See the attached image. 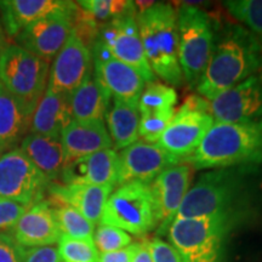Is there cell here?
<instances>
[{
    "label": "cell",
    "instance_id": "13",
    "mask_svg": "<svg viewBox=\"0 0 262 262\" xmlns=\"http://www.w3.org/2000/svg\"><path fill=\"white\" fill-rule=\"evenodd\" d=\"M75 5L77 3L68 11L57 12L27 26L14 38L16 45L50 63L73 32L72 16Z\"/></svg>",
    "mask_w": 262,
    "mask_h": 262
},
{
    "label": "cell",
    "instance_id": "38",
    "mask_svg": "<svg viewBox=\"0 0 262 262\" xmlns=\"http://www.w3.org/2000/svg\"><path fill=\"white\" fill-rule=\"evenodd\" d=\"M22 262H62L57 248L51 247L25 249Z\"/></svg>",
    "mask_w": 262,
    "mask_h": 262
},
{
    "label": "cell",
    "instance_id": "30",
    "mask_svg": "<svg viewBox=\"0 0 262 262\" xmlns=\"http://www.w3.org/2000/svg\"><path fill=\"white\" fill-rule=\"evenodd\" d=\"M224 5L229 14L262 41V0H228Z\"/></svg>",
    "mask_w": 262,
    "mask_h": 262
},
{
    "label": "cell",
    "instance_id": "26",
    "mask_svg": "<svg viewBox=\"0 0 262 262\" xmlns=\"http://www.w3.org/2000/svg\"><path fill=\"white\" fill-rule=\"evenodd\" d=\"M32 118L0 85V153L17 148L28 135Z\"/></svg>",
    "mask_w": 262,
    "mask_h": 262
},
{
    "label": "cell",
    "instance_id": "23",
    "mask_svg": "<svg viewBox=\"0 0 262 262\" xmlns=\"http://www.w3.org/2000/svg\"><path fill=\"white\" fill-rule=\"evenodd\" d=\"M73 120L71 94L54 93L47 89L31 119V134L61 137L62 131Z\"/></svg>",
    "mask_w": 262,
    "mask_h": 262
},
{
    "label": "cell",
    "instance_id": "1",
    "mask_svg": "<svg viewBox=\"0 0 262 262\" xmlns=\"http://www.w3.org/2000/svg\"><path fill=\"white\" fill-rule=\"evenodd\" d=\"M261 71V41L243 26L228 24L215 35L210 60L195 90L211 101Z\"/></svg>",
    "mask_w": 262,
    "mask_h": 262
},
{
    "label": "cell",
    "instance_id": "6",
    "mask_svg": "<svg viewBox=\"0 0 262 262\" xmlns=\"http://www.w3.org/2000/svg\"><path fill=\"white\" fill-rule=\"evenodd\" d=\"M50 63L16 44L0 54V85L32 118L48 88Z\"/></svg>",
    "mask_w": 262,
    "mask_h": 262
},
{
    "label": "cell",
    "instance_id": "39",
    "mask_svg": "<svg viewBox=\"0 0 262 262\" xmlns=\"http://www.w3.org/2000/svg\"><path fill=\"white\" fill-rule=\"evenodd\" d=\"M139 245L140 242H137V243H131L129 247L120 249V250L100 254L98 262H133Z\"/></svg>",
    "mask_w": 262,
    "mask_h": 262
},
{
    "label": "cell",
    "instance_id": "33",
    "mask_svg": "<svg viewBox=\"0 0 262 262\" xmlns=\"http://www.w3.org/2000/svg\"><path fill=\"white\" fill-rule=\"evenodd\" d=\"M94 244L100 254L120 250L133 243V237L123 229L100 224L94 232Z\"/></svg>",
    "mask_w": 262,
    "mask_h": 262
},
{
    "label": "cell",
    "instance_id": "17",
    "mask_svg": "<svg viewBox=\"0 0 262 262\" xmlns=\"http://www.w3.org/2000/svg\"><path fill=\"white\" fill-rule=\"evenodd\" d=\"M192 181V168L178 164L164 170L149 183L158 216V234L166 235Z\"/></svg>",
    "mask_w": 262,
    "mask_h": 262
},
{
    "label": "cell",
    "instance_id": "12",
    "mask_svg": "<svg viewBox=\"0 0 262 262\" xmlns=\"http://www.w3.org/2000/svg\"><path fill=\"white\" fill-rule=\"evenodd\" d=\"M215 123H247L262 119V72L210 101Z\"/></svg>",
    "mask_w": 262,
    "mask_h": 262
},
{
    "label": "cell",
    "instance_id": "37",
    "mask_svg": "<svg viewBox=\"0 0 262 262\" xmlns=\"http://www.w3.org/2000/svg\"><path fill=\"white\" fill-rule=\"evenodd\" d=\"M25 248L15 241L14 235L0 232V262H22Z\"/></svg>",
    "mask_w": 262,
    "mask_h": 262
},
{
    "label": "cell",
    "instance_id": "14",
    "mask_svg": "<svg viewBox=\"0 0 262 262\" xmlns=\"http://www.w3.org/2000/svg\"><path fill=\"white\" fill-rule=\"evenodd\" d=\"M214 123L211 113L192 110L182 104L176 110L171 123L157 143L182 164L198 148Z\"/></svg>",
    "mask_w": 262,
    "mask_h": 262
},
{
    "label": "cell",
    "instance_id": "34",
    "mask_svg": "<svg viewBox=\"0 0 262 262\" xmlns=\"http://www.w3.org/2000/svg\"><path fill=\"white\" fill-rule=\"evenodd\" d=\"M176 111L162 114H149V116H141L139 135L143 141L150 143H157L162 137L163 133L171 123Z\"/></svg>",
    "mask_w": 262,
    "mask_h": 262
},
{
    "label": "cell",
    "instance_id": "3",
    "mask_svg": "<svg viewBox=\"0 0 262 262\" xmlns=\"http://www.w3.org/2000/svg\"><path fill=\"white\" fill-rule=\"evenodd\" d=\"M193 169L262 165V119L214 123L194 152L182 162Z\"/></svg>",
    "mask_w": 262,
    "mask_h": 262
},
{
    "label": "cell",
    "instance_id": "4",
    "mask_svg": "<svg viewBox=\"0 0 262 262\" xmlns=\"http://www.w3.org/2000/svg\"><path fill=\"white\" fill-rule=\"evenodd\" d=\"M143 51L150 70L166 85L180 86L183 75L179 61L178 12L168 3H152L136 12Z\"/></svg>",
    "mask_w": 262,
    "mask_h": 262
},
{
    "label": "cell",
    "instance_id": "27",
    "mask_svg": "<svg viewBox=\"0 0 262 262\" xmlns=\"http://www.w3.org/2000/svg\"><path fill=\"white\" fill-rule=\"evenodd\" d=\"M112 96L97 83L94 73L71 94L73 120H104Z\"/></svg>",
    "mask_w": 262,
    "mask_h": 262
},
{
    "label": "cell",
    "instance_id": "25",
    "mask_svg": "<svg viewBox=\"0 0 262 262\" xmlns=\"http://www.w3.org/2000/svg\"><path fill=\"white\" fill-rule=\"evenodd\" d=\"M21 150L50 181L60 178L64 166V150L61 137L29 133L22 140Z\"/></svg>",
    "mask_w": 262,
    "mask_h": 262
},
{
    "label": "cell",
    "instance_id": "35",
    "mask_svg": "<svg viewBox=\"0 0 262 262\" xmlns=\"http://www.w3.org/2000/svg\"><path fill=\"white\" fill-rule=\"evenodd\" d=\"M153 262H183L178 249L160 237L147 241Z\"/></svg>",
    "mask_w": 262,
    "mask_h": 262
},
{
    "label": "cell",
    "instance_id": "19",
    "mask_svg": "<svg viewBox=\"0 0 262 262\" xmlns=\"http://www.w3.org/2000/svg\"><path fill=\"white\" fill-rule=\"evenodd\" d=\"M118 153L114 149H103L64 164L60 175L63 185H112L116 188Z\"/></svg>",
    "mask_w": 262,
    "mask_h": 262
},
{
    "label": "cell",
    "instance_id": "15",
    "mask_svg": "<svg viewBox=\"0 0 262 262\" xmlns=\"http://www.w3.org/2000/svg\"><path fill=\"white\" fill-rule=\"evenodd\" d=\"M93 73L91 50L72 32L49 72L47 89L54 93L72 94Z\"/></svg>",
    "mask_w": 262,
    "mask_h": 262
},
{
    "label": "cell",
    "instance_id": "18",
    "mask_svg": "<svg viewBox=\"0 0 262 262\" xmlns=\"http://www.w3.org/2000/svg\"><path fill=\"white\" fill-rule=\"evenodd\" d=\"M12 235L25 249L58 243L62 233L49 201L32 205L12 228Z\"/></svg>",
    "mask_w": 262,
    "mask_h": 262
},
{
    "label": "cell",
    "instance_id": "29",
    "mask_svg": "<svg viewBox=\"0 0 262 262\" xmlns=\"http://www.w3.org/2000/svg\"><path fill=\"white\" fill-rule=\"evenodd\" d=\"M178 94L169 85L153 81L146 84L139 98L140 116L162 114L176 111Z\"/></svg>",
    "mask_w": 262,
    "mask_h": 262
},
{
    "label": "cell",
    "instance_id": "40",
    "mask_svg": "<svg viewBox=\"0 0 262 262\" xmlns=\"http://www.w3.org/2000/svg\"><path fill=\"white\" fill-rule=\"evenodd\" d=\"M133 262H153L152 257H150V253L148 249V244L147 241L140 242L139 249H137L135 257H134Z\"/></svg>",
    "mask_w": 262,
    "mask_h": 262
},
{
    "label": "cell",
    "instance_id": "41",
    "mask_svg": "<svg viewBox=\"0 0 262 262\" xmlns=\"http://www.w3.org/2000/svg\"><path fill=\"white\" fill-rule=\"evenodd\" d=\"M6 47L5 42V34H4V29H3V25H2V19H0V54L2 51L4 50V48Z\"/></svg>",
    "mask_w": 262,
    "mask_h": 262
},
{
    "label": "cell",
    "instance_id": "28",
    "mask_svg": "<svg viewBox=\"0 0 262 262\" xmlns=\"http://www.w3.org/2000/svg\"><path fill=\"white\" fill-rule=\"evenodd\" d=\"M61 233L75 239L93 241L95 225L85 216L74 209L73 206L64 203L49 199Z\"/></svg>",
    "mask_w": 262,
    "mask_h": 262
},
{
    "label": "cell",
    "instance_id": "24",
    "mask_svg": "<svg viewBox=\"0 0 262 262\" xmlns=\"http://www.w3.org/2000/svg\"><path fill=\"white\" fill-rule=\"evenodd\" d=\"M104 116L107 130L112 139L114 150H122L139 140V101L112 97Z\"/></svg>",
    "mask_w": 262,
    "mask_h": 262
},
{
    "label": "cell",
    "instance_id": "11",
    "mask_svg": "<svg viewBox=\"0 0 262 262\" xmlns=\"http://www.w3.org/2000/svg\"><path fill=\"white\" fill-rule=\"evenodd\" d=\"M178 164H181V162L158 143L137 140L135 143L118 153L116 187L127 182L149 185L164 170Z\"/></svg>",
    "mask_w": 262,
    "mask_h": 262
},
{
    "label": "cell",
    "instance_id": "31",
    "mask_svg": "<svg viewBox=\"0 0 262 262\" xmlns=\"http://www.w3.org/2000/svg\"><path fill=\"white\" fill-rule=\"evenodd\" d=\"M57 244L62 262H98L100 253L94 241L75 239L62 234Z\"/></svg>",
    "mask_w": 262,
    "mask_h": 262
},
{
    "label": "cell",
    "instance_id": "9",
    "mask_svg": "<svg viewBox=\"0 0 262 262\" xmlns=\"http://www.w3.org/2000/svg\"><path fill=\"white\" fill-rule=\"evenodd\" d=\"M117 60L139 72L146 84L157 81L143 51L136 22V8L101 26L96 41Z\"/></svg>",
    "mask_w": 262,
    "mask_h": 262
},
{
    "label": "cell",
    "instance_id": "36",
    "mask_svg": "<svg viewBox=\"0 0 262 262\" xmlns=\"http://www.w3.org/2000/svg\"><path fill=\"white\" fill-rule=\"evenodd\" d=\"M29 208L31 206L21 204V203L0 198V231L14 228L17 221Z\"/></svg>",
    "mask_w": 262,
    "mask_h": 262
},
{
    "label": "cell",
    "instance_id": "32",
    "mask_svg": "<svg viewBox=\"0 0 262 262\" xmlns=\"http://www.w3.org/2000/svg\"><path fill=\"white\" fill-rule=\"evenodd\" d=\"M78 5L93 17L98 25H104L111 19L125 14L134 6V2L125 0H85Z\"/></svg>",
    "mask_w": 262,
    "mask_h": 262
},
{
    "label": "cell",
    "instance_id": "7",
    "mask_svg": "<svg viewBox=\"0 0 262 262\" xmlns=\"http://www.w3.org/2000/svg\"><path fill=\"white\" fill-rule=\"evenodd\" d=\"M179 61L183 80L196 89L214 49L216 27L199 8L182 5L178 11Z\"/></svg>",
    "mask_w": 262,
    "mask_h": 262
},
{
    "label": "cell",
    "instance_id": "8",
    "mask_svg": "<svg viewBox=\"0 0 262 262\" xmlns=\"http://www.w3.org/2000/svg\"><path fill=\"white\" fill-rule=\"evenodd\" d=\"M100 224L120 228L142 237L158 227L156 202L150 186L127 182L118 186L108 196Z\"/></svg>",
    "mask_w": 262,
    "mask_h": 262
},
{
    "label": "cell",
    "instance_id": "16",
    "mask_svg": "<svg viewBox=\"0 0 262 262\" xmlns=\"http://www.w3.org/2000/svg\"><path fill=\"white\" fill-rule=\"evenodd\" d=\"M91 54L95 79L111 96L139 101L140 95L146 86V81L139 72L114 58L97 42H95L91 49Z\"/></svg>",
    "mask_w": 262,
    "mask_h": 262
},
{
    "label": "cell",
    "instance_id": "10",
    "mask_svg": "<svg viewBox=\"0 0 262 262\" xmlns=\"http://www.w3.org/2000/svg\"><path fill=\"white\" fill-rule=\"evenodd\" d=\"M50 182L21 148L0 155V198L32 206L42 201Z\"/></svg>",
    "mask_w": 262,
    "mask_h": 262
},
{
    "label": "cell",
    "instance_id": "22",
    "mask_svg": "<svg viewBox=\"0 0 262 262\" xmlns=\"http://www.w3.org/2000/svg\"><path fill=\"white\" fill-rule=\"evenodd\" d=\"M113 188L112 185H63L50 182L48 192L50 193V199L73 206L90 222L97 225L100 224L104 205Z\"/></svg>",
    "mask_w": 262,
    "mask_h": 262
},
{
    "label": "cell",
    "instance_id": "20",
    "mask_svg": "<svg viewBox=\"0 0 262 262\" xmlns=\"http://www.w3.org/2000/svg\"><path fill=\"white\" fill-rule=\"evenodd\" d=\"M73 2L61 0H4L0 2V19L5 35L15 38L22 29L57 12L68 11Z\"/></svg>",
    "mask_w": 262,
    "mask_h": 262
},
{
    "label": "cell",
    "instance_id": "5",
    "mask_svg": "<svg viewBox=\"0 0 262 262\" xmlns=\"http://www.w3.org/2000/svg\"><path fill=\"white\" fill-rule=\"evenodd\" d=\"M250 212H231L198 219H176L168 229L170 243L183 262H221L226 238Z\"/></svg>",
    "mask_w": 262,
    "mask_h": 262
},
{
    "label": "cell",
    "instance_id": "2",
    "mask_svg": "<svg viewBox=\"0 0 262 262\" xmlns=\"http://www.w3.org/2000/svg\"><path fill=\"white\" fill-rule=\"evenodd\" d=\"M257 168L234 166L203 173L188 189L176 219H198L251 211V173Z\"/></svg>",
    "mask_w": 262,
    "mask_h": 262
},
{
    "label": "cell",
    "instance_id": "21",
    "mask_svg": "<svg viewBox=\"0 0 262 262\" xmlns=\"http://www.w3.org/2000/svg\"><path fill=\"white\" fill-rule=\"evenodd\" d=\"M64 164L103 149H113L104 120H72L61 134Z\"/></svg>",
    "mask_w": 262,
    "mask_h": 262
}]
</instances>
